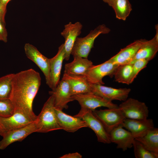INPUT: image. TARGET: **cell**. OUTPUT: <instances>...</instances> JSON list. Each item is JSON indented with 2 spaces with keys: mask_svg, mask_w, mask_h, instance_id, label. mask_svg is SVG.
Listing matches in <instances>:
<instances>
[{
  "mask_svg": "<svg viewBox=\"0 0 158 158\" xmlns=\"http://www.w3.org/2000/svg\"><path fill=\"white\" fill-rule=\"evenodd\" d=\"M41 78L38 72L32 68L14 74L9 99L15 111L25 114L33 121L36 116L33 111L32 104L41 84Z\"/></svg>",
  "mask_w": 158,
  "mask_h": 158,
  "instance_id": "6da1fadb",
  "label": "cell"
},
{
  "mask_svg": "<svg viewBox=\"0 0 158 158\" xmlns=\"http://www.w3.org/2000/svg\"><path fill=\"white\" fill-rule=\"evenodd\" d=\"M54 98L51 95L44 104L36 120L37 132L46 133L62 129L59 125L55 112Z\"/></svg>",
  "mask_w": 158,
  "mask_h": 158,
  "instance_id": "7a4b0ae2",
  "label": "cell"
},
{
  "mask_svg": "<svg viewBox=\"0 0 158 158\" xmlns=\"http://www.w3.org/2000/svg\"><path fill=\"white\" fill-rule=\"evenodd\" d=\"M110 30L104 24L100 25L83 37L77 38L73 45L71 54L73 57L79 56L87 58L91 49L93 47L95 41L100 35L107 34Z\"/></svg>",
  "mask_w": 158,
  "mask_h": 158,
  "instance_id": "3957f363",
  "label": "cell"
},
{
  "mask_svg": "<svg viewBox=\"0 0 158 158\" xmlns=\"http://www.w3.org/2000/svg\"><path fill=\"white\" fill-rule=\"evenodd\" d=\"M74 100L77 101L81 106L79 112L75 116L79 117L88 111H93L97 108L105 107L108 108H117V105L92 93L78 94L72 95Z\"/></svg>",
  "mask_w": 158,
  "mask_h": 158,
  "instance_id": "277c9868",
  "label": "cell"
},
{
  "mask_svg": "<svg viewBox=\"0 0 158 158\" xmlns=\"http://www.w3.org/2000/svg\"><path fill=\"white\" fill-rule=\"evenodd\" d=\"M92 112L109 133L114 128L122 126L126 119L118 107L104 109H95Z\"/></svg>",
  "mask_w": 158,
  "mask_h": 158,
  "instance_id": "5b68a950",
  "label": "cell"
},
{
  "mask_svg": "<svg viewBox=\"0 0 158 158\" xmlns=\"http://www.w3.org/2000/svg\"><path fill=\"white\" fill-rule=\"evenodd\" d=\"M118 107L126 118L142 120L148 116L149 110L145 104L133 98L127 99Z\"/></svg>",
  "mask_w": 158,
  "mask_h": 158,
  "instance_id": "8992f818",
  "label": "cell"
},
{
  "mask_svg": "<svg viewBox=\"0 0 158 158\" xmlns=\"http://www.w3.org/2000/svg\"><path fill=\"white\" fill-rule=\"evenodd\" d=\"M118 66L108 60L101 64L93 65L85 76L91 83L103 85L104 84L102 80L103 78L106 76H113Z\"/></svg>",
  "mask_w": 158,
  "mask_h": 158,
  "instance_id": "52a82bcc",
  "label": "cell"
},
{
  "mask_svg": "<svg viewBox=\"0 0 158 158\" xmlns=\"http://www.w3.org/2000/svg\"><path fill=\"white\" fill-rule=\"evenodd\" d=\"M37 131L35 121L26 126L6 133L0 141V150H4L14 142L22 141L32 133L37 132Z\"/></svg>",
  "mask_w": 158,
  "mask_h": 158,
  "instance_id": "ba28073f",
  "label": "cell"
},
{
  "mask_svg": "<svg viewBox=\"0 0 158 158\" xmlns=\"http://www.w3.org/2000/svg\"><path fill=\"white\" fill-rule=\"evenodd\" d=\"M33 121L27 115L20 111H15L11 116L0 117V136L26 126Z\"/></svg>",
  "mask_w": 158,
  "mask_h": 158,
  "instance_id": "9c48e42d",
  "label": "cell"
},
{
  "mask_svg": "<svg viewBox=\"0 0 158 158\" xmlns=\"http://www.w3.org/2000/svg\"><path fill=\"white\" fill-rule=\"evenodd\" d=\"M91 93L99 96L109 101H124L131 91L130 88H115L103 85L91 83Z\"/></svg>",
  "mask_w": 158,
  "mask_h": 158,
  "instance_id": "30bf717a",
  "label": "cell"
},
{
  "mask_svg": "<svg viewBox=\"0 0 158 158\" xmlns=\"http://www.w3.org/2000/svg\"><path fill=\"white\" fill-rule=\"evenodd\" d=\"M49 93L54 96L55 107L61 110L67 109L68 104L74 100L68 82L63 78L59 81L56 87L49 91Z\"/></svg>",
  "mask_w": 158,
  "mask_h": 158,
  "instance_id": "8fae6325",
  "label": "cell"
},
{
  "mask_svg": "<svg viewBox=\"0 0 158 158\" xmlns=\"http://www.w3.org/2000/svg\"><path fill=\"white\" fill-rule=\"evenodd\" d=\"M83 26L80 23L77 22L74 23L70 22L64 25V28L61 32V35L65 39L64 48L65 52V59L68 60L77 38L80 35Z\"/></svg>",
  "mask_w": 158,
  "mask_h": 158,
  "instance_id": "7c38bea8",
  "label": "cell"
},
{
  "mask_svg": "<svg viewBox=\"0 0 158 158\" xmlns=\"http://www.w3.org/2000/svg\"><path fill=\"white\" fill-rule=\"evenodd\" d=\"M26 56L33 62L40 69L44 74L47 84H49V62L48 58L41 53L34 46L26 43L24 47Z\"/></svg>",
  "mask_w": 158,
  "mask_h": 158,
  "instance_id": "4fadbf2b",
  "label": "cell"
},
{
  "mask_svg": "<svg viewBox=\"0 0 158 158\" xmlns=\"http://www.w3.org/2000/svg\"><path fill=\"white\" fill-rule=\"evenodd\" d=\"M79 117L85 121L87 127L94 131L99 142L105 144L111 143L109 133L106 130L101 122L94 115L92 111H87Z\"/></svg>",
  "mask_w": 158,
  "mask_h": 158,
  "instance_id": "5bb4252c",
  "label": "cell"
},
{
  "mask_svg": "<svg viewBox=\"0 0 158 158\" xmlns=\"http://www.w3.org/2000/svg\"><path fill=\"white\" fill-rule=\"evenodd\" d=\"M65 59L64 44L59 47L57 53L53 58L49 59V84L52 90L56 87L60 81V78L63 61Z\"/></svg>",
  "mask_w": 158,
  "mask_h": 158,
  "instance_id": "9a60e30c",
  "label": "cell"
},
{
  "mask_svg": "<svg viewBox=\"0 0 158 158\" xmlns=\"http://www.w3.org/2000/svg\"><path fill=\"white\" fill-rule=\"evenodd\" d=\"M54 110L58 122L62 129L73 133L81 128L87 127L86 123L81 118L69 115L55 107Z\"/></svg>",
  "mask_w": 158,
  "mask_h": 158,
  "instance_id": "2e32d148",
  "label": "cell"
},
{
  "mask_svg": "<svg viewBox=\"0 0 158 158\" xmlns=\"http://www.w3.org/2000/svg\"><path fill=\"white\" fill-rule=\"evenodd\" d=\"M122 126L130 132L135 138L144 136L154 127L153 120L148 118L142 120L126 118Z\"/></svg>",
  "mask_w": 158,
  "mask_h": 158,
  "instance_id": "e0dca14e",
  "label": "cell"
},
{
  "mask_svg": "<svg viewBox=\"0 0 158 158\" xmlns=\"http://www.w3.org/2000/svg\"><path fill=\"white\" fill-rule=\"evenodd\" d=\"M111 142L117 145L116 147L123 151L133 147L135 138L130 132L120 126L113 129L109 133Z\"/></svg>",
  "mask_w": 158,
  "mask_h": 158,
  "instance_id": "ac0fdd59",
  "label": "cell"
},
{
  "mask_svg": "<svg viewBox=\"0 0 158 158\" xmlns=\"http://www.w3.org/2000/svg\"><path fill=\"white\" fill-rule=\"evenodd\" d=\"M145 40L141 39L134 41L121 49L117 54L108 60L118 65L129 63Z\"/></svg>",
  "mask_w": 158,
  "mask_h": 158,
  "instance_id": "d6986e66",
  "label": "cell"
},
{
  "mask_svg": "<svg viewBox=\"0 0 158 158\" xmlns=\"http://www.w3.org/2000/svg\"><path fill=\"white\" fill-rule=\"evenodd\" d=\"M62 78L68 82L72 95L91 93V83L88 80L85 76L64 73Z\"/></svg>",
  "mask_w": 158,
  "mask_h": 158,
  "instance_id": "ffe728a7",
  "label": "cell"
},
{
  "mask_svg": "<svg viewBox=\"0 0 158 158\" xmlns=\"http://www.w3.org/2000/svg\"><path fill=\"white\" fill-rule=\"evenodd\" d=\"M73 60L66 63L64 67V73L70 75L86 76L92 62L87 58L79 56L73 57Z\"/></svg>",
  "mask_w": 158,
  "mask_h": 158,
  "instance_id": "44dd1931",
  "label": "cell"
},
{
  "mask_svg": "<svg viewBox=\"0 0 158 158\" xmlns=\"http://www.w3.org/2000/svg\"><path fill=\"white\" fill-rule=\"evenodd\" d=\"M158 51V39L154 37L150 40H146L129 63L132 64L140 59H145L149 61L154 57Z\"/></svg>",
  "mask_w": 158,
  "mask_h": 158,
  "instance_id": "7402d4cb",
  "label": "cell"
},
{
  "mask_svg": "<svg viewBox=\"0 0 158 158\" xmlns=\"http://www.w3.org/2000/svg\"><path fill=\"white\" fill-rule=\"evenodd\" d=\"M149 151L158 154V129L154 127L144 136L135 138Z\"/></svg>",
  "mask_w": 158,
  "mask_h": 158,
  "instance_id": "603a6c76",
  "label": "cell"
},
{
  "mask_svg": "<svg viewBox=\"0 0 158 158\" xmlns=\"http://www.w3.org/2000/svg\"><path fill=\"white\" fill-rule=\"evenodd\" d=\"M132 71V64L128 63L119 65L114 75L115 81L119 83L130 84Z\"/></svg>",
  "mask_w": 158,
  "mask_h": 158,
  "instance_id": "cb8c5ba5",
  "label": "cell"
},
{
  "mask_svg": "<svg viewBox=\"0 0 158 158\" xmlns=\"http://www.w3.org/2000/svg\"><path fill=\"white\" fill-rule=\"evenodd\" d=\"M111 7L116 18L123 20H126L132 10L129 0H116Z\"/></svg>",
  "mask_w": 158,
  "mask_h": 158,
  "instance_id": "d4e9b609",
  "label": "cell"
},
{
  "mask_svg": "<svg viewBox=\"0 0 158 158\" xmlns=\"http://www.w3.org/2000/svg\"><path fill=\"white\" fill-rule=\"evenodd\" d=\"M14 75L10 73L0 78V99H9Z\"/></svg>",
  "mask_w": 158,
  "mask_h": 158,
  "instance_id": "484cf974",
  "label": "cell"
},
{
  "mask_svg": "<svg viewBox=\"0 0 158 158\" xmlns=\"http://www.w3.org/2000/svg\"><path fill=\"white\" fill-rule=\"evenodd\" d=\"M134 155L136 158H157L158 154L147 149L141 142L135 139L133 143Z\"/></svg>",
  "mask_w": 158,
  "mask_h": 158,
  "instance_id": "4316f807",
  "label": "cell"
},
{
  "mask_svg": "<svg viewBox=\"0 0 158 158\" xmlns=\"http://www.w3.org/2000/svg\"><path fill=\"white\" fill-rule=\"evenodd\" d=\"M14 112V108L9 99H0V117L10 116Z\"/></svg>",
  "mask_w": 158,
  "mask_h": 158,
  "instance_id": "83f0119b",
  "label": "cell"
},
{
  "mask_svg": "<svg viewBox=\"0 0 158 158\" xmlns=\"http://www.w3.org/2000/svg\"><path fill=\"white\" fill-rule=\"evenodd\" d=\"M149 61L144 59L138 60L133 64V71L131 77L130 84H131L136 77L139 72L145 68Z\"/></svg>",
  "mask_w": 158,
  "mask_h": 158,
  "instance_id": "f1b7e54d",
  "label": "cell"
},
{
  "mask_svg": "<svg viewBox=\"0 0 158 158\" xmlns=\"http://www.w3.org/2000/svg\"><path fill=\"white\" fill-rule=\"evenodd\" d=\"M5 26L6 24L0 20V41L6 43L7 41L8 33Z\"/></svg>",
  "mask_w": 158,
  "mask_h": 158,
  "instance_id": "f546056e",
  "label": "cell"
},
{
  "mask_svg": "<svg viewBox=\"0 0 158 158\" xmlns=\"http://www.w3.org/2000/svg\"><path fill=\"white\" fill-rule=\"evenodd\" d=\"M6 12V6L0 0V20L5 24H6L5 18Z\"/></svg>",
  "mask_w": 158,
  "mask_h": 158,
  "instance_id": "4dcf8cb0",
  "label": "cell"
},
{
  "mask_svg": "<svg viewBox=\"0 0 158 158\" xmlns=\"http://www.w3.org/2000/svg\"><path fill=\"white\" fill-rule=\"evenodd\" d=\"M82 156L78 152L69 153L60 157V158H81Z\"/></svg>",
  "mask_w": 158,
  "mask_h": 158,
  "instance_id": "1f68e13d",
  "label": "cell"
},
{
  "mask_svg": "<svg viewBox=\"0 0 158 158\" xmlns=\"http://www.w3.org/2000/svg\"><path fill=\"white\" fill-rule=\"evenodd\" d=\"M105 3H107L108 5L112 6L116 0H102Z\"/></svg>",
  "mask_w": 158,
  "mask_h": 158,
  "instance_id": "d6a6232c",
  "label": "cell"
},
{
  "mask_svg": "<svg viewBox=\"0 0 158 158\" xmlns=\"http://www.w3.org/2000/svg\"><path fill=\"white\" fill-rule=\"evenodd\" d=\"M2 3L5 6H7L8 3L11 0H1Z\"/></svg>",
  "mask_w": 158,
  "mask_h": 158,
  "instance_id": "836d02e7",
  "label": "cell"
}]
</instances>
